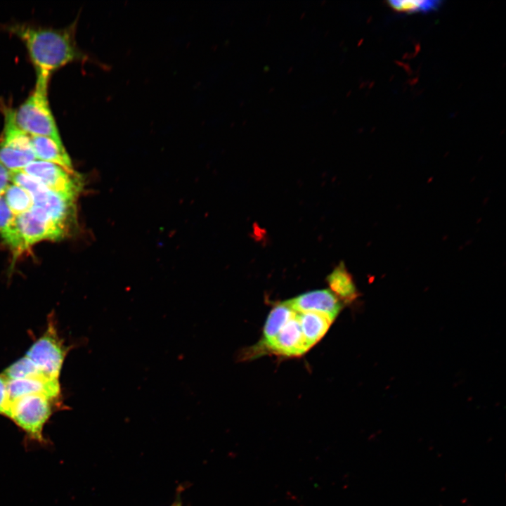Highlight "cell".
Here are the masks:
<instances>
[{"instance_id":"obj_12","label":"cell","mask_w":506,"mask_h":506,"mask_svg":"<svg viewBox=\"0 0 506 506\" xmlns=\"http://www.w3.org/2000/svg\"><path fill=\"white\" fill-rule=\"evenodd\" d=\"M0 235L10 247L14 259L28 251L15 221L3 197H0Z\"/></svg>"},{"instance_id":"obj_5","label":"cell","mask_w":506,"mask_h":506,"mask_svg":"<svg viewBox=\"0 0 506 506\" xmlns=\"http://www.w3.org/2000/svg\"><path fill=\"white\" fill-rule=\"evenodd\" d=\"M67 351L51 320L46 332L33 343L25 356L44 375L59 379Z\"/></svg>"},{"instance_id":"obj_4","label":"cell","mask_w":506,"mask_h":506,"mask_svg":"<svg viewBox=\"0 0 506 506\" xmlns=\"http://www.w3.org/2000/svg\"><path fill=\"white\" fill-rule=\"evenodd\" d=\"M56 403L44 395L23 396L10 402L6 417L31 439L44 442V428Z\"/></svg>"},{"instance_id":"obj_9","label":"cell","mask_w":506,"mask_h":506,"mask_svg":"<svg viewBox=\"0 0 506 506\" xmlns=\"http://www.w3.org/2000/svg\"><path fill=\"white\" fill-rule=\"evenodd\" d=\"M10 402L26 395H44L54 401L60 398L61 389L59 379L39 376L7 380Z\"/></svg>"},{"instance_id":"obj_22","label":"cell","mask_w":506,"mask_h":506,"mask_svg":"<svg viewBox=\"0 0 506 506\" xmlns=\"http://www.w3.org/2000/svg\"><path fill=\"white\" fill-rule=\"evenodd\" d=\"M171 506H181V505L180 504H174V505H171Z\"/></svg>"},{"instance_id":"obj_14","label":"cell","mask_w":506,"mask_h":506,"mask_svg":"<svg viewBox=\"0 0 506 506\" xmlns=\"http://www.w3.org/2000/svg\"><path fill=\"white\" fill-rule=\"evenodd\" d=\"M327 282L332 292L344 301H352L358 296L353 278L342 262L327 275Z\"/></svg>"},{"instance_id":"obj_6","label":"cell","mask_w":506,"mask_h":506,"mask_svg":"<svg viewBox=\"0 0 506 506\" xmlns=\"http://www.w3.org/2000/svg\"><path fill=\"white\" fill-rule=\"evenodd\" d=\"M22 171L65 197L76 200L81 192L82 184L79 176L53 163L34 160Z\"/></svg>"},{"instance_id":"obj_17","label":"cell","mask_w":506,"mask_h":506,"mask_svg":"<svg viewBox=\"0 0 506 506\" xmlns=\"http://www.w3.org/2000/svg\"><path fill=\"white\" fill-rule=\"evenodd\" d=\"M36 159L34 152L0 145V163L11 171H22Z\"/></svg>"},{"instance_id":"obj_20","label":"cell","mask_w":506,"mask_h":506,"mask_svg":"<svg viewBox=\"0 0 506 506\" xmlns=\"http://www.w3.org/2000/svg\"><path fill=\"white\" fill-rule=\"evenodd\" d=\"M10 400L8 392L7 379L0 374V414L6 417Z\"/></svg>"},{"instance_id":"obj_10","label":"cell","mask_w":506,"mask_h":506,"mask_svg":"<svg viewBox=\"0 0 506 506\" xmlns=\"http://www.w3.org/2000/svg\"><path fill=\"white\" fill-rule=\"evenodd\" d=\"M268 348L290 356L302 355L310 349L303 336L297 313L284 325Z\"/></svg>"},{"instance_id":"obj_15","label":"cell","mask_w":506,"mask_h":506,"mask_svg":"<svg viewBox=\"0 0 506 506\" xmlns=\"http://www.w3.org/2000/svg\"><path fill=\"white\" fill-rule=\"evenodd\" d=\"M297 313L287 301L276 304L269 313L264 328L263 343L268 346L284 325Z\"/></svg>"},{"instance_id":"obj_11","label":"cell","mask_w":506,"mask_h":506,"mask_svg":"<svg viewBox=\"0 0 506 506\" xmlns=\"http://www.w3.org/2000/svg\"><path fill=\"white\" fill-rule=\"evenodd\" d=\"M31 143L36 158L60 166L71 174H75L71 160L64 147L50 138L31 136Z\"/></svg>"},{"instance_id":"obj_16","label":"cell","mask_w":506,"mask_h":506,"mask_svg":"<svg viewBox=\"0 0 506 506\" xmlns=\"http://www.w3.org/2000/svg\"><path fill=\"white\" fill-rule=\"evenodd\" d=\"M4 195L6 203L15 216L28 212L34 205L31 195L16 184H9Z\"/></svg>"},{"instance_id":"obj_2","label":"cell","mask_w":506,"mask_h":506,"mask_svg":"<svg viewBox=\"0 0 506 506\" xmlns=\"http://www.w3.org/2000/svg\"><path fill=\"white\" fill-rule=\"evenodd\" d=\"M50 77L37 75L35 87L30 96L12 110L15 124L30 136H46L64 147L48 100Z\"/></svg>"},{"instance_id":"obj_13","label":"cell","mask_w":506,"mask_h":506,"mask_svg":"<svg viewBox=\"0 0 506 506\" xmlns=\"http://www.w3.org/2000/svg\"><path fill=\"white\" fill-rule=\"evenodd\" d=\"M303 336L311 348L327 332L335 319L317 311L297 313Z\"/></svg>"},{"instance_id":"obj_18","label":"cell","mask_w":506,"mask_h":506,"mask_svg":"<svg viewBox=\"0 0 506 506\" xmlns=\"http://www.w3.org/2000/svg\"><path fill=\"white\" fill-rule=\"evenodd\" d=\"M2 374L7 380L39 376L46 377L26 356H24L6 368Z\"/></svg>"},{"instance_id":"obj_19","label":"cell","mask_w":506,"mask_h":506,"mask_svg":"<svg viewBox=\"0 0 506 506\" xmlns=\"http://www.w3.org/2000/svg\"><path fill=\"white\" fill-rule=\"evenodd\" d=\"M441 1L436 0H392L389 4L394 10L404 13L428 12L436 10Z\"/></svg>"},{"instance_id":"obj_21","label":"cell","mask_w":506,"mask_h":506,"mask_svg":"<svg viewBox=\"0 0 506 506\" xmlns=\"http://www.w3.org/2000/svg\"><path fill=\"white\" fill-rule=\"evenodd\" d=\"M10 181V171L0 163V197L4 194Z\"/></svg>"},{"instance_id":"obj_1","label":"cell","mask_w":506,"mask_h":506,"mask_svg":"<svg viewBox=\"0 0 506 506\" xmlns=\"http://www.w3.org/2000/svg\"><path fill=\"white\" fill-rule=\"evenodd\" d=\"M76 25L75 21L68 27L54 29L15 24L8 28L26 46L36 74L51 77L61 67L87 58L76 43Z\"/></svg>"},{"instance_id":"obj_7","label":"cell","mask_w":506,"mask_h":506,"mask_svg":"<svg viewBox=\"0 0 506 506\" xmlns=\"http://www.w3.org/2000/svg\"><path fill=\"white\" fill-rule=\"evenodd\" d=\"M15 221L27 250L43 240H61L69 231L34 205L28 212L15 216Z\"/></svg>"},{"instance_id":"obj_8","label":"cell","mask_w":506,"mask_h":506,"mask_svg":"<svg viewBox=\"0 0 506 506\" xmlns=\"http://www.w3.org/2000/svg\"><path fill=\"white\" fill-rule=\"evenodd\" d=\"M297 313L317 311L335 319L342 308L337 297L329 290H318L301 294L287 301Z\"/></svg>"},{"instance_id":"obj_3","label":"cell","mask_w":506,"mask_h":506,"mask_svg":"<svg viewBox=\"0 0 506 506\" xmlns=\"http://www.w3.org/2000/svg\"><path fill=\"white\" fill-rule=\"evenodd\" d=\"M10 176L11 181L31 195L34 206L41 209L54 222L69 230L74 220V200L49 190L22 171H11Z\"/></svg>"}]
</instances>
